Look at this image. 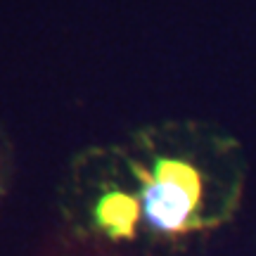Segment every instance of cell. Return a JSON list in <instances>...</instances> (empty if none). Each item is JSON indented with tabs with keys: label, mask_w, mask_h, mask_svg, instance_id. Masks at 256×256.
<instances>
[{
	"label": "cell",
	"mask_w": 256,
	"mask_h": 256,
	"mask_svg": "<svg viewBox=\"0 0 256 256\" xmlns=\"http://www.w3.org/2000/svg\"><path fill=\"white\" fill-rule=\"evenodd\" d=\"M142 216L147 226L162 232H185L197 223L202 204V174L185 159L162 156L152 174H142Z\"/></svg>",
	"instance_id": "1"
},
{
	"label": "cell",
	"mask_w": 256,
	"mask_h": 256,
	"mask_svg": "<svg viewBox=\"0 0 256 256\" xmlns=\"http://www.w3.org/2000/svg\"><path fill=\"white\" fill-rule=\"evenodd\" d=\"M138 216H140V204L130 194H124V192L104 194L98 204V209H95L98 226L114 240L130 238L133 230H136Z\"/></svg>",
	"instance_id": "2"
}]
</instances>
